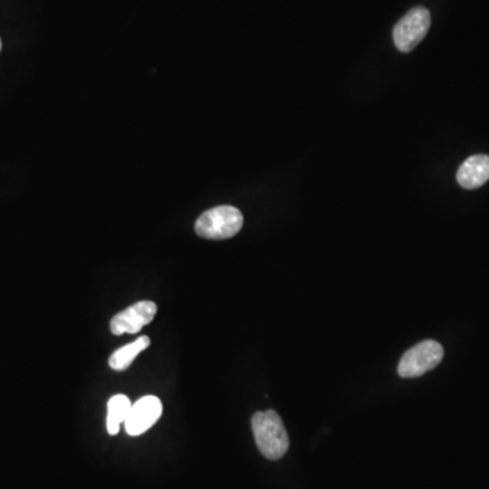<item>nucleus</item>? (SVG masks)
<instances>
[{
	"mask_svg": "<svg viewBox=\"0 0 489 489\" xmlns=\"http://www.w3.org/2000/svg\"><path fill=\"white\" fill-rule=\"evenodd\" d=\"M252 428L258 450L265 458L277 461L287 453L290 440L279 413L274 410L254 413Z\"/></svg>",
	"mask_w": 489,
	"mask_h": 489,
	"instance_id": "1",
	"label": "nucleus"
},
{
	"mask_svg": "<svg viewBox=\"0 0 489 489\" xmlns=\"http://www.w3.org/2000/svg\"><path fill=\"white\" fill-rule=\"evenodd\" d=\"M244 225L242 212L235 206H219L201 214L196 233L206 239H227L236 235Z\"/></svg>",
	"mask_w": 489,
	"mask_h": 489,
	"instance_id": "2",
	"label": "nucleus"
},
{
	"mask_svg": "<svg viewBox=\"0 0 489 489\" xmlns=\"http://www.w3.org/2000/svg\"><path fill=\"white\" fill-rule=\"evenodd\" d=\"M443 347L435 340H426L404 353L398 363L401 378L421 377L434 369L442 361Z\"/></svg>",
	"mask_w": 489,
	"mask_h": 489,
	"instance_id": "3",
	"label": "nucleus"
},
{
	"mask_svg": "<svg viewBox=\"0 0 489 489\" xmlns=\"http://www.w3.org/2000/svg\"><path fill=\"white\" fill-rule=\"evenodd\" d=\"M431 26V14L427 8L415 7L394 26L393 38L398 51L408 53L421 43Z\"/></svg>",
	"mask_w": 489,
	"mask_h": 489,
	"instance_id": "4",
	"label": "nucleus"
},
{
	"mask_svg": "<svg viewBox=\"0 0 489 489\" xmlns=\"http://www.w3.org/2000/svg\"><path fill=\"white\" fill-rule=\"evenodd\" d=\"M157 310V304L151 301H141L132 304L111 318V333L116 336L124 333H138L154 320Z\"/></svg>",
	"mask_w": 489,
	"mask_h": 489,
	"instance_id": "5",
	"label": "nucleus"
},
{
	"mask_svg": "<svg viewBox=\"0 0 489 489\" xmlns=\"http://www.w3.org/2000/svg\"><path fill=\"white\" fill-rule=\"evenodd\" d=\"M163 405L160 399L155 396L141 397L130 407L129 415L125 420V431L130 436H139L147 429L151 428L160 416H162Z\"/></svg>",
	"mask_w": 489,
	"mask_h": 489,
	"instance_id": "6",
	"label": "nucleus"
},
{
	"mask_svg": "<svg viewBox=\"0 0 489 489\" xmlns=\"http://www.w3.org/2000/svg\"><path fill=\"white\" fill-rule=\"evenodd\" d=\"M488 179L489 155H473L467 158L456 171V181L465 189L483 187Z\"/></svg>",
	"mask_w": 489,
	"mask_h": 489,
	"instance_id": "7",
	"label": "nucleus"
},
{
	"mask_svg": "<svg viewBox=\"0 0 489 489\" xmlns=\"http://www.w3.org/2000/svg\"><path fill=\"white\" fill-rule=\"evenodd\" d=\"M151 341H149V337L140 336L135 340V341L130 342V344L124 345V347L117 350L113 355L109 359V366L111 369H116V371H124L127 369L130 364L135 360L136 356L139 353L146 350L149 347Z\"/></svg>",
	"mask_w": 489,
	"mask_h": 489,
	"instance_id": "8",
	"label": "nucleus"
},
{
	"mask_svg": "<svg viewBox=\"0 0 489 489\" xmlns=\"http://www.w3.org/2000/svg\"><path fill=\"white\" fill-rule=\"evenodd\" d=\"M129 398L124 394H116L108 401V417H106V429L109 434L117 435L120 431V424L125 423L129 415Z\"/></svg>",
	"mask_w": 489,
	"mask_h": 489,
	"instance_id": "9",
	"label": "nucleus"
},
{
	"mask_svg": "<svg viewBox=\"0 0 489 489\" xmlns=\"http://www.w3.org/2000/svg\"><path fill=\"white\" fill-rule=\"evenodd\" d=\"M0 51H2V40H0Z\"/></svg>",
	"mask_w": 489,
	"mask_h": 489,
	"instance_id": "10",
	"label": "nucleus"
}]
</instances>
